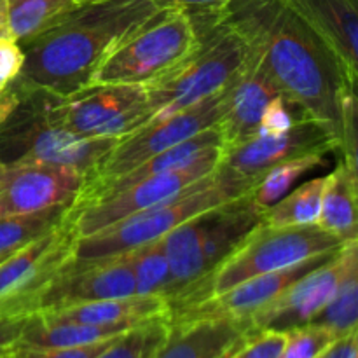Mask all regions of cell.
Segmentation results:
<instances>
[{"instance_id": "obj_7", "label": "cell", "mask_w": 358, "mask_h": 358, "mask_svg": "<svg viewBox=\"0 0 358 358\" xmlns=\"http://www.w3.org/2000/svg\"><path fill=\"white\" fill-rule=\"evenodd\" d=\"M345 245L317 224L271 227L261 222L210 275L170 304V311L191 306L254 276L280 271Z\"/></svg>"}, {"instance_id": "obj_24", "label": "cell", "mask_w": 358, "mask_h": 358, "mask_svg": "<svg viewBox=\"0 0 358 358\" xmlns=\"http://www.w3.org/2000/svg\"><path fill=\"white\" fill-rule=\"evenodd\" d=\"M73 0H7L10 41L24 45L77 9Z\"/></svg>"}, {"instance_id": "obj_11", "label": "cell", "mask_w": 358, "mask_h": 358, "mask_svg": "<svg viewBox=\"0 0 358 358\" xmlns=\"http://www.w3.org/2000/svg\"><path fill=\"white\" fill-rule=\"evenodd\" d=\"M220 157H222V149H212L187 166L152 175L145 180L122 189L117 194H112L83 208L70 210L69 220L72 224L76 240L98 233L103 227L112 226L133 213H138L184 194L199 180L217 170Z\"/></svg>"}, {"instance_id": "obj_2", "label": "cell", "mask_w": 358, "mask_h": 358, "mask_svg": "<svg viewBox=\"0 0 358 358\" xmlns=\"http://www.w3.org/2000/svg\"><path fill=\"white\" fill-rule=\"evenodd\" d=\"M156 0H107L79 6L56 27L31 38L23 65L9 84L37 87L69 96L93 84L112 49L147 17L157 13Z\"/></svg>"}, {"instance_id": "obj_1", "label": "cell", "mask_w": 358, "mask_h": 358, "mask_svg": "<svg viewBox=\"0 0 358 358\" xmlns=\"http://www.w3.org/2000/svg\"><path fill=\"white\" fill-rule=\"evenodd\" d=\"M220 14L261 59L283 96L318 122L339 152L346 103L355 96L357 79L331 45L287 0H229Z\"/></svg>"}, {"instance_id": "obj_15", "label": "cell", "mask_w": 358, "mask_h": 358, "mask_svg": "<svg viewBox=\"0 0 358 358\" xmlns=\"http://www.w3.org/2000/svg\"><path fill=\"white\" fill-rule=\"evenodd\" d=\"M136 296L135 276L126 255L80 261L70 257L38 299L37 311L93 301Z\"/></svg>"}, {"instance_id": "obj_28", "label": "cell", "mask_w": 358, "mask_h": 358, "mask_svg": "<svg viewBox=\"0 0 358 358\" xmlns=\"http://www.w3.org/2000/svg\"><path fill=\"white\" fill-rule=\"evenodd\" d=\"M124 255L135 276L136 296H157L166 299L170 287V262L163 240L143 245L126 252Z\"/></svg>"}, {"instance_id": "obj_16", "label": "cell", "mask_w": 358, "mask_h": 358, "mask_svg": "<svg viewBox=\"0 0 358 358\" xmlns=\"http://www.w3.org/2000/svg\"><path fill=\"white\" fill-rule=\"evenodd\" d=\"M355 241V240H353ZM352 241L343 245L331 259L290 283L285 292L250 318L255 331L287 332L313 320L334 294L348 259Z\"/></svg>"}, {"instance_id": "obj_14", "label": "cell", "mask_w": 358, "mask_h": 358, "mask_svg": "<svg viewBox=\"0 0 358 358\" xmlns=\"http://www.w3.org/2000/svg\"><path fill=\"white\" fill-rule=\"evenodd\" d=\"M87 180V173L62 164H0V219L70 205Z\"/></svg>"}, {"instance_id": "obj_31", "label": "cell", "mask_w": 358, "mask_h": 358, "mask_svg": "<svg viewBox=\"0 0 358 358\" xmlns=\"http://www.w3.org/2000/svg\"><path fill=\"white\" fill-rule=\"evenodd\" d=\"M301 119H308L306 114L297 105L287 100L285 96H278L269 101V105L266 107L257 133H262V135L283 133L292 128Z\"/></svg>"}, {"instance_id": "obj_22", "label": "cell", "mask_w": 358, "mask_h": 358, "mask_svg": "<svg viewBox=\"0 0 358 358\" xmlns=\"http://www.w3.org/2000/svg\"><path fill=\"white\" fill-rule=\"evenodd\" d=\"M357 194L358 173L339 161L332 173L325 177L317 226L345 243L358 240Z\"/></svg>"}, {"instance_id": "obj_23", "label": "cell", "mask_w": 358, "mask_h": 358, "mask_svg": "<svg viewBox=\"0 0 358 358\" xmlns=\"http://www.w3.org/2000/svg\"><path fill=\"white\" fill-rule=\"evenodd\" d=\"M310 324L331 329L338 336H345L358 329V240L352 241L334 294Z\"/></svg>"}, {"instance_id": "obj_8", "label": "cell", "mask_w": 358, "mask_h": 358, "mask_svg": "<svg viewBox=\"0 0 358 358\" xmlns=\"http://www.w3.org/2000/svg\"><path fill=\"white\" fill-rule=\"evenodd\" d=\"M196 41L191 16L177 7H164L112 49L93 84L147 86L175 69L194 49Z\"/></svg>"}, {"instance_id": "obj_21", "label": "cell", "mask_w": 358, "mask_h": 358, "mask_svg": "<svg viewBox=\"0 0 358 358\" xmlns=\"http://www.w3.org/2000/svg\"><path fill=\"white\" fill-rule=\"evenodd\" d=\"M38 315L58 322H76V324L115 325L143 322L159 317H170V306L166 299L157 296H131L121 299L93 301V303L72 304L56 310L38 311Z\"/></svg>"}, {"instance_id": "obj_12", "label": "cell", "mask_w": 358, "mask_h": 358, "mask_svg": "<svg viewBox=\"0 0 358 358\" xmlns=\"http://www.w3.org/2000/svg\"><path fill=\"white\" fill-rule=\"evenodd\" d=\"M59 119L84 138H122L150 121L142 84H91L59 96Z\"/></svg>"}, {"instance_id": "obj_10", "label": "cell", "mask_w": 358, "mask_h": 358, "mask_svg": "<svg viewBox=\"0 0 358 358\" xmlns=\"http://www.w3.org/2000/svg\"><path fill=\"white\" fill-rule=\"evenodd\" d=\"M226 90L173 115L150 119L142 128L119 138L110 152L98 164L87 184H98L124 175L149 157L217 126L224 114Z\"/></svg>"}, {"instance_id": "obj_36", "label": "cell", "mask_w": 358, "mask_h": 358, "mask_svg": "<svg viewBox=\"0 0 358 358\" xmlns=\"http://www.w3.org/2000/svg\"><path fill=\"white\" fill-rule=\"evenodd\" d=\"M159 7H177L189 14L194 13H217L226 7L229 0H156Z\"/></svg>"}, {"instance_id": "obj_29", "label": "cell", "mask_w": 358, "mask_h": 358, "mask_svg": "<svg viewBox=\"0 0 358 358\" xmlns=\"http://www.w3.org/2000/svg\"><path fill=\"white\" fill-rule=\"evenodd\" d=\"M170 329V317L143 322L117 336L108 348L94 358H150L164 341Z\"/></svg>"}, {"instance_id": "obj_18", "label": "cell", "mask_w": 358, "mask_h": 358, "mask_svg": "<svg viewBox=\"0 0 358 358\" xmlns=\"http://www.w3.org/2000/svg\"><path fill=\"white\" fill-rule=\"evenodd\" d=\"M278 96H283L280 87L252 52L245 69L226 90L224 114L217 122L222 133V150L233 149L257 135L266 107Z\"/></svg>"}, {"instance_id": "obj_5", "label": "cell", "mask_w": 358, "mask_h": 358, "mask_svg": "<svg viewBox=\"0 0 358 358\" xmlns=\"http://www.w3.org/2000/svg\"><path fill=\"white\" fill-rule=\"evenodd\" d=\"M264 210L252 194L213 206L185 220L163 238L170 262V306L182 294L213 271L259 224Z\"/></svg>"}, {"instance_id": "obj_4", "label": "cell", "mask_w": 358, "mask_h": 358, "mask_svg": "<svg viewBox=\"0 0 358 358\" xmlns=\"http://www.w3.org/2000/svg\"><path fill=\"white\" fill-rule=\"evenodd\" d=\"M9 86L16 91V103L0 122V164H62L91 178L119 138H84L59 119L58 94Z\"/></svg>"}, {"instance_id": "obj_3", "label": "cell", "mask_w": 358, "mask_h": 358, "mask_svg": "<svg viewBox=\"0 0 358 358\" xmlns=\"http://www.w3.org/2000/svg\"><path fill=\"white\" fill-rule=\"evenodd\" d=\"M189 16L198 41L175 69L145 86L150 119L168 117L220 93L250 59L248 44L224 20L220 10Z\"/></svg>"}, {"instance_id": "obj_25", "label": "cell", "mask_w": 358, "mask_h": 358, "mask_svg": "<svg viewBox=\"0 0 358 358\" xmlns=\"http://www.w3.org/2000/svg\"><path fill=\"white\" fill-rule=\"evenodd\" d=\"M325 177L311 178L292 192H287L280 201L264 210L262 222L271 227L313 226L318 222L322 208Z\"/></svg>"}, {"instance_id": "obj_33", "label": "cell", "mask_w": 358, "mask_h": 358, "mask_svg": "<svg viewBox=\"0 0 358 358\" xmlns=\"http://www.w3.org/2000/svg\"><path fill=\"white\" fill-rule=\"evenodd\" d=\"M114 339L115 338L87 346H73V348H28V346H14L6 358H94L100 355L105 348H108Z\"/></svg>"}, {"instance_id": "obj_35", "label": "cell", "mask_w": 358, "mask_h": 358, "mask_svg": "<svg viewBox=\"0 0 358 358\" xmlns=\"http://www.w3.org/2000/svg\"><path fill=\"white\" fill-rule=\"evenodd\" d=\"M28 317H0V358L9 355L17 345Z\"/></svg>"}, {"instance_id": "obj_17", "label": "cell", "mask_w": 358, "mask_h": 358, "mask_svg": "<svg viewBox=\"0 0 358 358\" xmlns=\"http://www.w3.org/2000/svg\"><path fill=\"white\" fill-rule=\"evenodd\" d=\"M338 250L317 255V257H311L308 261L299 262V264L290 266V268L280 269V271L245 280V282L238 283V285L231 287L224 292L215 294V296L206 297L199 303L170 311V320H194V318H240V320H250L257 311H261L262 308L273 303L280 294L285 292L290 283L310 273L311 269L324 264Z\"/></svg>"}, {"instance_id": "obj_6", "label": "cell", "mask_w": 358, "mask_h": 358, "mask_svg": "<svg viewBox=\"0 0 358 358\" xmlns=\"http://www.w3.org/2000/svg\"><path fill=\"white\" fill-rule=\"evenodd\" d=\"M255 185L236 180L217 168L184 194L126 217L86 238H77L72 257L80 261L108 259L163 240L168 233L213 206L250 194Z\"/></svg>"}, {"instance_id": "obj_9", "label": "cell", "mask_w": 358, "mask_h": 358, "mask_svg": "<svg viewBox=\"0 0 358 358\" xmlns=\"http://www.w3.org/2000/svg\"><path fill=\"white\" fill-rule=\"evenodd\" d=\"M76 241L69 215L55 229L0 261V317H30L59 269L72 257Z\"/></svg>"}, {"instance_id": "obj_30", "label": "cell", "mask_w": 358, "mask_h": 358, "mask_svg": "<svg viewBox=\"0 0 358 358\" xmlns=\"http://www.w3.org/2000/svg\"><path fill=\"white\" fill-rule=\"evenodd\" d=\"M341 336L322 325L306 324L285 332L280 358H320Z\"/></svg>"}, {"instance_id": "obj_34", "label": "cell", "mask_w": 358, "mask_h": 358, "mask_svg": "<svg viewBox=\"0 0 358 358\" xmlns=\"http://www.w3.org/2000/svg\"><path fill=\"white\" fill-rule=\"evenodd\" d=\"M23 49L10 38H0V91L16 79L23 65Z\"/></svg>"}, {"instance_id": "obj_39", "label": "cell", "mask_w": 358, "mask_h": 358, "mask_svg": "<svg viewBox=\"0 0 358 358\" xmlns=\"http://www.w3.org/2000/svg\"><path fill=\"white\" fill-rule=\"evenodd\" d=\"M0 38H10L7 21V0H0Z\"/></svg>"}, {"instance_id": "obj_13", "label": "cell", "mask_w": 358, "mask_h": 358, "mask_svg": "<svg viewBox=\"0 0 358 358\" xmlns=\"http://www.w3.org/2000/svg\"><path fill=\"white\" fill-rule=\"evenodd\" d=\"M338 152L336 140L311 119H301L290 129L276 135L257 133L240 145L222 150L219 170L236 180L255 185L275 164L306 154Z\"/></svg>"}, {"instance_id": "obj_19", "label": "cell", "mask_w": 358, "mask_h": 358, "mask_svg": "<svg viewBox=\"0 0 358 358\" xmlns=\"http://www.w3.org/2000/svg\"><path fill=\"white\" fill-rule=\"evenodd\" d=\"M255 332L250 320L194 318L170 320V329L150 358H227Z\"/></svg>"}, {"instance_id": "obj_26", "label": "cell", "mask_w": 358, "mask_h": 358, "mask_svg": "<svg viewBox=\"0 0 358 358\" xmlns=\"http://www.w3.org/2000/svg\"><path fill=\"white\" fill-rule=\"evenodd\" d=\"M327 164V159L322 154H306V156L294 157L269 168L261 180L252 189V199L259 208L266 210L283 198L303 175L310 173L315 168Z\"/></svg>"}, {"instance_id": "obj_27", "label": "cell", "mask_w": 358, "mask_h": 358, "mask_svg": "<svg viewBox=\"0 0 358 358\" xmlns=\"http://www.w3.org/2000/svg\"><path fill=\"white\" fill-rule=\"evenodd\" d=\"M70 205H58L27 215L0 219V257L13 254L35 238L55 229L69 215Z\"/></svg>"}, {"instance_id": "obj_32", "label": "cell", "mask_w": 358, "mask_h": 358, "mask_svg": "<svg viewBox=\"0 0 358 358\" xmlns=\"http://www.w3.org/2000/svg\"><path fill=\"white\" fill-rule=\"evenodd\" d=\"M283 343H285V332L255 331L227 358H280Z\"/></svg>"}, {"instance_id": "obj_38", "label": "cell", "mask_w": 358, "mask_h": 358, "mask_svg": "<svg viewBox=\"0 0 358 358\" xmlns=\"http://www.w3.org/2000/svg\"><path fill=\"white\" fill-rule=\"evenodd\" d=\"M14 103H16V91L7 84V86L0 91V122L6 119V115L9 114V110L13 108Z\"/></svg>"}, {"instance_id": "obj_20", "label": "cell", "mask_w": 358, "mask_h": 358, "mask_svg": "<svg viewBox=\"0 0 358 358\" xmlns=\"http://www.w3.org/2000/svg\"><path fill=\"white\" fill-rule=\"evenodd\" d=\"M358 77V0H287Z\"/></svg>"}, {"instance_id": "obj_37", "label": "cell", "mask_w": 358, "mask_h": 358, "mask_svg": "<svg viewBox=\"0 0 358 358\" xmlns=\"http://www.w3.org/2000/svg\"><path fill=\"white\" fill-rule=\"evenodd\" d=\"M320 358H358V329L341 336Z\"/></svg>"}, {"instance_id": "obj_40", "label": "cell", "mask_w": 358, "mask_h": 358, "mask_svg": "<svg viewBox=\"0 0 358 358\" xmlns=\"http://www.w3.org/2000/svg\"><path fill=\"white\" fill-rule=\"evenodd\" d=\"M77 6H86V3H98V2H107V0H73Z\"/></svg>"}]
</instances>
